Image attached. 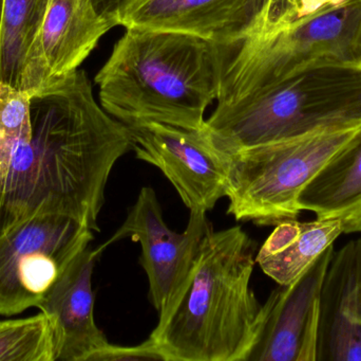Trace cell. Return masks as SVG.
<instances>
[{"label":"cell","mask_w":361,"mask_h":361,"mask_svg":"<svg viewBox=\"0 0 361 361\" xmlns=\"http://www.w3.org/2000/svg\"><path fill=\"white\" fill-rule=\"evenodd\" d=\"M339 220H284L276 225L257 254L261 271L279 285L297 279L343 235Z\"/></svg>","instance_id":"2e32d148"},{"label":"cell","mask_w":361,"mask_h":361,"mask_svg":"<svg viewBox=\"0 0 361 361\" xmlns=\"http://www.w3.org/2000/svg\"><path fill=\"white\" fill-rule=\"evenodd\" d=\"M92 239V230L80 220L42 212L0 235V315L37 307Z\"/></svg>","instance_id":"52a82bcc"},{"label":"cell","mask_w":361,"mask_h":361,"mask_svg":"<svg viewBox=\"0 0 361 361\" xmlns=\"http://www.w3.org/2000/svg\"><path fill=\"white\" fill-rule=\"evenodd\" d=\"M255 263L241 227L204 237L184 294L149 336L164 361H247L262 313Z\"/></svg>","instance_id":"3957f363"},{"label":"cell","mask_w":361,"mask_h":361,"mask_svg":"<svg viewBox=\"0 0 361 361\" xmlns=\"http://www.w3.org/2000/svg\"><path fill=\"white\" fill-rule=\"evenodd\" d=\"M112 28L88 0H51L34 47L42 90L76 71Z\"/></svg>","instance_id":"5bb4252c"},{"label":"cell","mask_w":361,"mask_h":361,"mask_svg":"<svg viewBox=\"0 0 361 361\" xmlns=\"http://www.w3.org/2000/svg\"><path fill=\"white\" fill-rule=\"evenodd\" d=\"M231 47L188 34L129 28L95 76L101 106L124 124L204 129L206 110L220 95Z\"/></svg>","instance_id":"7a4b0ae2"},{"label":"cell","mask_w":361,"mask_h":361,"mask_svg":"<svg viewBox=\"0 0 361 361\" xmlns=\"http://www.w3.org/2000/svg\"><path fill=\"white\" fill-rule=\"evenodd\" d=\"M298 206L319 220H341L347 235L361 232V129L305 187Z\"/></svg>","instance_id":"9a60e30c"},{"label":"cell","mask_w":361,"mask_h":361,"mask_svg":"<svg viewBox=\"0 0 361 361\" xmlns=\"http://www.w3.org/2000/svg\"><path fill=\"white\" fill-rule=\"evenodd\" d=\"M124 360H162V354L157 348L156 343L152 338H148L141 345L135 347H120V345L108 343L103 349L99 350L92 361H124Z\"/></svg>","instance_id":"ffe728a7"},{"label":"cell","mask_w":361,"mask_h":361,"mask_svg":"<svg viewBox=\"0 0 361 361\" xmlns=\"http://www.w3.org/2000/svg\"><path fill=\"white\" fill-rule=\"evenodd\" d=\"M184 232L171 230L163 218L156 192L144 187L124 224L99 246L102 251L120 239L130 237L142 246L140 264L149 281V297L159 321L173 311L186 290L202 239L212 230L206 212L193 210Z\"/></svg>","instance_id":"ba28073f"},{"label":"cell","mask_w":361,"mask_h":361,"mask_svg":"<svg viewBox=\"0 0 361 361\" xmlns=\"http://www.w3.org/2000/svg\"><path fill=\"white\" fill-rule=\"evenodd\" d=\"M316 361H361V239L334 252L322 282Z\"/></svg>","instance_id":"4fadbf2b"},{"label":"cell","mask_w":361,"mask_h":361,"mask_svg":"<svg viewBox=\"0 0 361 361\" xmlns=\"http://www.w3.org/2000/svg\"><path fill=\"white\" fill-rule=\"evenodd\" d=\"M2 12H4V0H0V29H1Z\"/></svg>","instance_id":"7402d4cb"},{"label":"cell","mask_w":361,"mask_h":361,"mask_svg":"<svg viewBox=\"0 0 361 361\" xmlns=\"http://www.w3.org/2000/svg\"><path fill=\"white\" fill-rule=\"evenodd\" d=\"M262 4L263 0H129L118 25L188 34L233 47L245 40Z\"/></svg>","instance_id":"8fae6325"},{"label":"cell","mask_w":361,"mask_h":361,"mask_svg":"<svg viewBox=\"0 0 361 361\" xmlns=\"http://www.w3.org/2000/svg\"><path fill=\"white\" fill-rule=\"evenodd\" d=\"M133 150L82 70L31 97L0 83V235L39 212L99 231L110 173Z\"/></svg>","instance_id":"6da1fadb"},{"label":"cell","mask_w":361,"mask_h":361,"mask_svg":"<svg viewBox=\"0 0 361 361\" xmlns=\"http://www.w3.org/2000/svg\"><path fill=\"white\" fill-rule=\"evenodd\" d=\"M360 50L361 53V30H360Z\"/></svg>","instance_id":"603a6c76"},{"label":"cell","mask_w":361,"mask_h":361,"mask_svg":"<svg viewBox=\"0 0 361 361\" xmlns=\"http://www.w3.org/2000/svg\"><path fill=\"white\" fill-rule=\"evenodd\" d=\"M95 12L114 23V27L118 25V17L129 0H88Z\"/></svg>","instance_id":"44dd1931"},{"label":"cell","mask_w":361,"mask_h":361,"mask_svg":"<svg viewBox=\"0 0 361 361\" xmlns=\"http://www.w3.org/2000/svg\"><path fill=\"white\" fill-rule=\"evenodd\" d=\"M0 361H55L52 326L42 312L0 321Z\"/></svg>","instance_id":"ac0fdd59"},{"label":"cell","mask_w":361,"mask_h":361,"mask_svg":"<svg viewBox=\"0 0 361 361\" xmlns=\"http://www.w3.org/2000/svg\"><path fill=\"white\" fill-rule=\"evenodd\" d=\"M51 0H4L0 29V83L29 95L42 91L34 47Z\"/></svg>","instance_id":"e0dca14e"},{"label":"cell","mask_w":361,"mask_h":361,"mask_svg":"<svg viewBox=\"0 0 361 361\" xmlns=\"http://www.w3.org/2000/svg\"><path fill=\"white\" fill-rule=\"evenodd\" d=\"M128 127L137 159L158 167L189 211L207 212L226 197L227 157L206 131L157 122Z\"/></svg>","instance_id":"9c48e42d"},{"label":"cell","mask_w":361,"mask_h":361,"mask_svg":"<svg viewBox=\"0 0 361 361\" xmlns=\"http://www.w3.org/2000/svg\"><path fill=\"white\" fill-rule=\"evenodd\" d=\"M360 66H361V61H360Z\"/></svg>","instance_id":"cb8c5ba5"},{"label":"cell","mask_w":361,"mask_h":361,"mask_svg":"<svg viewBox=\"0 0 361 361\" xmlns=\"http://www.w3.org/2000/svg\"><path fill=\"white\" fill-rule=\"evenodd\" d=\"M361 2L231 47L218 104L231 103L322 64H360Z\"/></svg>","instance_id":"8992f818"},{"label":"cell","mask_w":361,"mask_h":361,"mask_svg":"<svg viewBox=\"0 0 361 361\" xmlns=\"http://www.w3.org/2000/svg\"><path fill=\"white\" fill-rule=\"evenodd\" d=\"M334 252L331 246L295 281L271 292L247 361H316L320 290Z\"/></svg>","instance_id":"30bf717a"},{"label":"cell","mask_w":361,"mask_h":361,"mask_svg":"<svg viewBox=\"0 0 361 361\" xmlns=\"http://www.w3.org/2000/svg\"><path fill=\"white\" fill-rule=\"evenodd\" d=\"M361 124V66L322 64L231 103L218 104L205 129L224 155Z\"/></svg>","instance_id":"277c9868"},{"label":"cell","mask_w":361,"mask_h":361,"mask_svg":"<svg viewBox=\"0 0 361 361\" xmlns=\"http://www.w3.org/2000/svg\"><path fill=\"white\" fill-rule=\"evenodd\" d=\"M357 2L361 0H263L260 12L244 40L271 35L318 15Z\"/></svg>","instance_id":"d6986e66"},{"label":"cell","mask_w":361,"mask_h":361,"mask_svg":"<svg viewBox=\"0 0 361 361\" xmlns=\"http://www.w3.org/2000/svg\"><path fill=\"white\" fill-rule=\"evenodd\" d=\"M360 129H324L226 155L227 213L258 226L297 220L301 192Z\"/></svg>","instance_id":"5b68a950"},{"label":"cell","mask_w":361,"mask_h":361,"mask_svg":"<svg viewBox=\"0 0 361 361\" xmlns=\"http://www.w3.org/2000/svg\"><path fill=\"white\" fill-rule=\"evenodd\" d=\"M102 252L89 246L80 251L38 304L52 326L55 361H92L109 343L93 314L92 273Z\"/></svg>","instance_id":"7c38bea8"}]
</instances>
